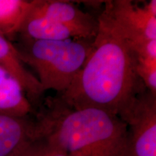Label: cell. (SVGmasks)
Wrapping results in <instances>:
<instances>
[{
  "mask_svg": "<svg viewBox=\"0 0 156 156\" xmlns=\"http://www.w3.org/2000/svg\"><path fill=\"white\" fill-rule=\"evenodd\" d=\"M93 40L41 41L22 38L17 48L21 59L35 69L43 91L67 90L85 65Z\"/></svg>",
  "mask_w": 156,
  "mask_h": 156,
  "instance_id": "obj_3",
  "label": "cell"
},
{
  "mask_svg": "<svg viewBox=\"0 0 156 156\" xmlns=\"http://www.w3.org/2000/svg\"><path fill=\"white\" fill-rule=\"evenodd\" d=\"M0 66L18 82L30 102H37L40 99L44 91L38 78L25 67L16 47L1 34Z\"/></svg>",
  "mask_w": 156,
  "mask_h": 156,
  "instance_id": "obj_7",
  "label": "cell"
},
{
  "mask_svg": "<svg viewBox=\"0 0 156 156\" xmlns=\"http://www.w3.org/2000/svg\"><path fill=\"white\" fill-rule=\"evenodd\" d=\"M31 110L32 105L23 87L0 66V114L25 117Z\"/></svg>",
  "mask_w": 156,
  "mask_h": 156,
  "instance_id": "obj_9",
  "label": "cell"
},
{
  "mask_svg": "<svg viewBox=\"0 0 156 156\" xmlns=\"http://www.w3.org/2000/svg\"><path fill=\"white\" fill-rule=\"evenodd\" d=\"M85 65L60 98L73 107H93L119 116L146 89L136 73L137 58L105 6Z\"/></svg>",
  "mask_w": 156,
  "mask_h": 156,
  "instance_id": "obj_1",
  "label": "cell"
},
{
  "mask_svg": "<svg viewBox=\"0 0 156 156\" xmlns=\"http://www.w3.org/2000/svg\"><path fill=\"white\" fill-rule=\"evenodd\" d=\"M105 6L130 46L156 39V1L137 7L127 0L107 1Z\"/></svg>",
  "mask_w": 156,
  "mask_h": 156,
  "instance_id": "obj_5",
  "label": "cell"
},
{
  "mask_svg": "<svg viewBox=\"0 0 156 156\" xmlns=\"http://www.w3.org/2000/svg\"><path fill=\"white\" fill-rule=\"evenodd\" d=\"M30 1L0 0V34L7 37L18 34Z\"/></svg>",
  "mask_w": 156,
  "mask_h": 156,
  "instance_id": "obj_11",
  "label": "cell"
},
{
  "mask_svg": "<svg viewBox=\"0 0 156 156\" xmlns=\"http://www.w3.org/2000/svg\"><path fill=\"white\" fill-rule=\"evenodd\" d=\"M35 122L28 116L0 114V156H10L25 142L34 138Z\"/></svg>",
  "mask_w": 156,
  "mask_h": 156,
  "instance_id": "obj_8",
  "label": "cell"
},
{
  "mask_svg": "<svg viewBox=\"0 0 156 156\" xmlns=\"http://www.w3.org/2000/svg\"><path fill=\"white\" fill-rule=\"evenodd\" d=\"M28 12L44 17L70 29L77 38L94 40L98 30V18L73 3L57 0H32Z\"/></svg>",
  "mask_w": 156,
  "mask_h": 156,
  "instance_id": "obj_6",
  "label": "cell"
},
{
  "mask_svg": "<svg viewBox=\"0 0 156 156\" xmlns=\"http://www.w3.org/2000/svg\"><path fill=\"white\" fill-rule=\"evenodd\" d=\"M10 156H64V155L44 139L34 137L23 144Z\"/></svg>",
  "mask_w": 156,
  "mask_h": 156,
  "instance_id": "obj_12",
  "label": "cell"
},
{
  "mask_svg": "<svg viewBox=\"0 0 156 156\" xmlns=\"http://www.w3.org/2000/svg\"><path fill=\"white\" fill-rule=\"evenodd\" d=\"M18 34L22 38L31 40L60 41L77 38L75 34L67 27L46 17L29 14L28 12Z\"/></svg>",
  "mask_w": 156,
  "mask_h": 156,
  "instance_id": "obj_10",
  "label": "cell"
},
{
  "mask_svg": "<svg viewBox=\"0 0 156 156\" xmlns=\"http://www.w3.org/2000/svg\"><path fill=\"white\" fill-rule=\"evenodd\" d=\"M119 117L127 124L132 156H156V95L145 89Z\"/></svg>",
  "mask_w": 156,
  "mask_h": 156,
  "instance_id": "obj_4",
  "label": "cell"
},
{
  "mask_svg": "<svg viewBox=\"0 0 156 156\" xmlns=\"http://www.w3.org/2000/svg\"><path fill=\"white\" fill-rule=\"evenodd\" d=\"M136 58V73L146 88L156 95V60Z\"/></svg>",
  "mask_w": 156,
  "mask_h": 156,
  "instance_id": "obj_13",
  "label": "cell"
},
{
  "mask_svg": "<svg viewBox=\"0 0 156 156\" xmlns=\"http://www.w3.org/2000/svg\"><path fill=\"white\" fill-rule=\"evenodd\" d=\"M41 138L64 156H132L129 131L116 115L93 107H73L57 96L35 122Z\"/></svg>",
  "mask_w": 156,
  "mask_h": 156,
  "instance_id": "obj_2",
  "label": "cell"
}]
</instances>
